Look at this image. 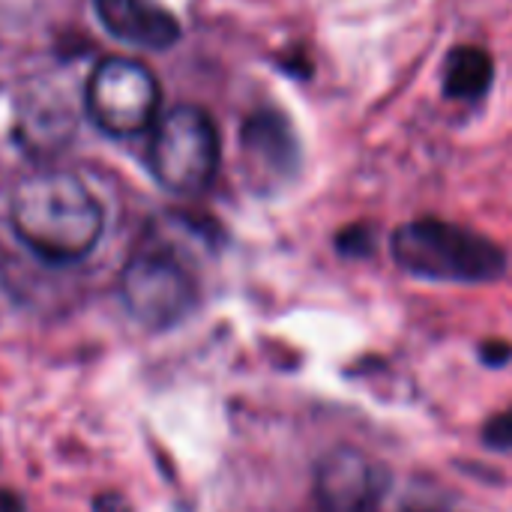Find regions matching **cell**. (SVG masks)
Masks as SVG:
<instances>
[{"label":"cell","mask_w":512,"mask_h":512,"mask_svg":"<svg viewBox=\"0 0 512 512\" xmlns=\"http://www.w3.org/2000/svg\"><path fill=\"white\" fill-rule=\"evenodd\" d=\"M9 225L42 261L75 264L96 249L105 231V213L75 174L45 168L27 174L12 189Z\"/></svg>","instance_id":"obj_1"},{"label":"cell","mask_w":512,"mask_h":512,"mask_svg":"<svg viewBox=\"0 0 512 512\" xmlns=\"http://www.w3.org/2000/svg\"><path fill=\"white\" fill-rule=\"evenodd\" d=\"M390 252L405 273L429 282L483 285L507 273V252L495 240L432 216L399 225Z\"/></svg>","instance_id":"obj_2"},{"label":"cell","mask_w":512,"mask_h":512,"mask_svg":"<svg viewBox=\"0 0 512 512\" xmlns=\"http://www.w3.org/2000/svg\"><path fill=\"white\" fill-rule=\"evenodd\" d=\"M219 129L198 105H177L162 114L147 144V168L174 195H201L219 171Z\"/></svg>","instance_id":"obj_3"},{"label":"cell","mask_w":512,"mask_h":512,"mask_svg":"<svg viewBox=\"0 0 512 512\" xmlns=\"http://www.w3.org/2000/svg\"><path fill=\"white\" fill-rule=\"evenodd\" d=\"M120 300L141 327L168 330L198 306V282L174 249L144 246L120 273Z\"/></svg>","instance_id":"obj_4"},{"label":"cell","mask_w":512,"mask_h":512,"mask_svg":"<svg viewBox=\"0 0 512 512\" xmlns=\"http://www.w3.org/2000/svg\"><path fill=\"white\" fill-rule=\"evenodd\" d=\"M162 90L150 66L135 57H102L84 87L87 117L111 138H132L147 132L159 117Z\"/></svg>","instance_id":"obj_5"},{"label":"cell","mask_w":512,"mask_h":512,"mask_svg":"<svg viewBox=\"0 0 512 512\" xmlns=\"http://www.w3.org/2000/svg\"><path fill=\"white\" fill-rule=\"evenodd\" d=\"M390 489L387 468L357 447L330 450L315 468L318 512H381Z\"/></svg>","instance_id":"obj_6"},{"label":"cell","mask_w":512,"mask_h":512,"mask_svg":"<svg viewBox=\"0 0 512 512\" xmlns=\"http://www.w3.org/2000/svg\"><path fill=\"white\" fill-rule=\"evenodd\" d=\"M240 147L246 168L258 186H282L300 171V141L285 114L264 108L243 120Z\"/></svg>","instance_id":"obj_7"},{"label":"cell","mask_w":512,"mask_h":512,"mask_svg":"<svg viewBox=\"0 0 512 512\" xmlns=\"http://www.w3.org/2000/svg\"><path fill=\"white\" fill-rule=\"evenodd\" d=\"M75 126H78L75 108L60 87L42 81L39 87H27L18 96L15 135L30 156L60 153L75 135Z\"/></svg>","instance_id":"obj_8"},{"label":"cell","mask_w":512,"mask_h":512,"mask_svg":"<svg viewBox=\"0 0 512 512\" xmlns=\"http://www.w3.org/2000/svg\"><path fill=\"white\" fill-rule=\"evenodd\" d=\"M102 27L135 48L162 51L180 39V21L159 0H93Z\"/></svg>","instance_id":"obj_9"},{"label":"cell","mask_w":512,"mask_h":512,"mask_svg":"<svg viewBox=\"0 0 512 512\" xmlns=\"http://www.w3.org/2000/svg\"><path fill=\"white\" fill-rule=\"evenodd\" d=\"M495 60L486 48L459 45L444 60V96L462 102H480L492 90Z\"/></svg>","instance_id":"obj_10"},{"label":"cell","mask_w":512,"mask_h":512,"mask_svg":"<svg viewBox=\"0 0 512 512\" xmlns=\"http://www.w3.org/2000/svg\"><path fill=\"white\" fill-rule=\"evenodd\" d=\"M336 249L345 258H369L375 252V231L369 225H348L336 234Z\"/></svg>","instance_id":"obj_11"},{"label":"cell","mask_w":512,"mask_h":512,"mask_svg":"<svg viewBox=\"0 0 512 512\" xmlns=\"http://www.w3.org/2000/svg\"><path fill=\"white\" fill-rule=\"evenodd\" d=\"M483 444L495 453H512V408L498 411L483 426Z\"/></svg>","instance_id":"obj_12"},{"label":"cell","mask_w":512,"mask_h":512,"mask_svg":"<svg viewBox=\"0 0 512 512\" xmlns=\"http://www.w3.org/2000/svg\"><path fill=\"white\" fill-rule=\"evenodd\" d=\"M480 360H483L486 366L498 369V366H504V363H510L512 360V345L510 342H483Z\"/></svg>","instance_id":"obj_13"},{"label":"cell","mask_w":512,"mask_h":512,"mask_svg":"<svg viewBox=\"0 0 512 512\" xmlns=\"http://www.w3.org/2000/svg\"><path fill=\"white\" fill-rule=\"evenodd\" d=\"M90 507H93V512H135L120 492H99Z\"/></svg>","instance_id":"obj_14"},{"label":"cell","mask_w":512,"mask_h":512,"mask_svg":"<svg viewBox=\"0 0 512 512\" xmlns=\"http://www.w3.org/2000/svg\"><path fill=\"white\" fill-rule=\"evenodd\" d=\"M24 498L12 489H0V512H24Z\"/></svg>","instance_id":"obj_15"}]
</instances>
